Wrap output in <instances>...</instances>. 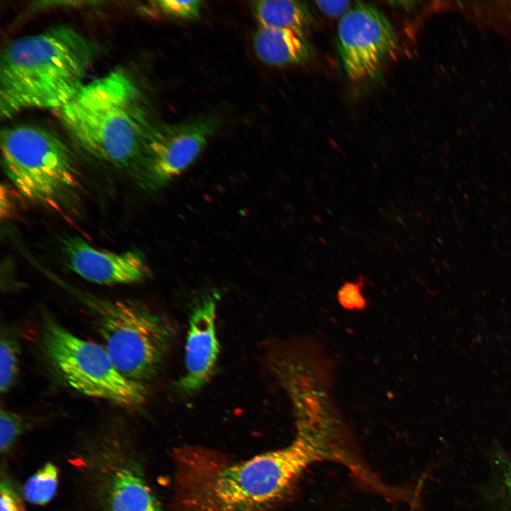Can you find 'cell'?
<instances>
[{
	"mask_svg": "<svg viewBox=\"0 0 511 511\" xmlns=\"http://www.w3.org/2000/svg\"><path fill=\"white\" fill-rule=\"evenodd\" d=\"M96 44L76 30L58 26L11 42L0 65V116L31 109H60L85 84Z\"/></svg>",
	"mask_w": 511,
	"mask_h": 511,
	"instance_id": "obj_1",
	"label": "cell"
},
{
	"mask_svg": "<svg viewBox=\"0 0 511 511\" xmlns=\"http://www.w3.org/2000/svg\"><path fill=\"white\" fill-rule=\"evenodd\" d=\"M60 119L87 155L139 173L153 126L140 89L124 70H113L85 84L60 109Z\"/></svg>",
	"mask_w": 511,
	"mask_h": 511,
	"instance_id": "obj_2",
	"label": "cell"
},
{
	"mask_svg": "<svg viewBox=\"0 0 511 511\" xmlns=\"http://www.w3.org/2000/svg\"><path fill=\"white\" fill-rule=\"evenodd\" d=\"M57 282L86 308L104 348L124 376L143 383L156 375L172 336L163 318L136 302L105 299Z\"/></svg>",
	"mask_w": 511,
	"mask_h": 511,
	"instance_id": "obj_3",
	"label": "cell"
},
{
	"mask_svg": "<svg viewBox=\"0 0 511 511\" xmlns=\"http://www.w3.org/2000/svg\"><path fill=\"white\" fill-rule=\"evenodd\" d=\"M324 441V432L299 427L287 446L219 471L209 500L219 511H251L273 502L304 468L328 454Z\"/></svg>",
	"mask_w": 511,
	"mask_h": 511,
	"instance_id": "obj_4",
	"label": "cell"
},
{
	"mask_svg": "<svg viewBox=\"0 0 511 511\" xmlns=\"http://www.w3.org/2000/svg\"><path fill=\"white\" fill-rule=\"evenodd\" d=\"M5 172L28 199L57 207L77 184L72 155L53 133L33 125H18L1 133Z\"/></svg>",
	"mask_w": 511,
	"mask_h": 511,
	"instance_id": "obj_5",
	"label": "cell"
},
{
	"mask_svg": "<svg viewBox=\"0 0 511 511\" xmlns=\"http://www.w3.org/2000/svg\"><path fill=\"white\" fill-rule=\"evenodd\" d=\"M40 334L46 357L75 390L127 407L145 402L148 390L143 383L124 376L104 346L75 335L47 314Z\"/></svg>",
	"mask_w": 511,
	"mask_h": 511,
	"instance_id": "obj_6",
	"label": "cell"
},
{
	"mask_svg": "<svg viewBox=\"0 0 511 511\" xmlns=\"http://www.w3.org/2000/svg\"><path fill=\"white\" fill-rule=\"evenodd\" d=\"M219 126L215 117L153 126L139 171L143 187L157 189L181 175L199 155Z\"/></svg>",
	"mask_w": 511,
	"mask_h": 511,
	"instance_id": "obj_7",
	"label": "cell"
},
{
	"mask_svg": "<svg viewBox=\"0 0 511 511\" xmlns=\"http://www.w3.org/2000/svg\"><path fill=\"white\" fill-rule=\"evenodd\" d=\"M337 38L344 68L353 81L375 77L397 47L396 33L387 18L362 2L343 16Z\"/></svg>",
	"mask_w": 511,
	"mask_h": 511,
	"instance_id": "obj_8",
	"label": "cell"
},
{
	"mask_svg": "<svg viewBox=\"0 0 511 511\" xmlns=\"http://www.w3.org/2000/svg\"><path fill=\"white\" fill-rule=\"evenodd\" d=\"M60 245L68 267L89 282L100 285L131 284L148 275V266L138 251H106L75 236L63 237Z\"/></svg>",
	"mask_w": 511,
	"mask_h": 511,
	"instance_id": "obj_9",
	"label": "cell"
},
{
	"mask_svg": "<svg viewBox=\"0 0 511 511\" xmlns=\"http://www.w3.org/2000/svg\"><path fill=\"white\" fill-rule=\"evenodd\" d=\"M219 295H206L193 307L185 344V371L177 387L186 395L199 391L213 374L219 351L215 321Z\"/></svg>",
	"mask_w": 511,
	"mask_h": 511,
	"instance_id": "obj_10",
	"label": "cell"
},
{
	"mask_svg": "<svg viewBox=\"0 0 511 511\" xmlns=\"http://www.w3.org/2000/svg\"><path fill=\"white\" fill-rule=\"evenodd\" d=\"M257 56L265 64H302L314 57V49L304 32L288 28L258 27L253 37Z\"/></svg>",
	"mask_w": 511,
	"mask_h": 511,
	"instance_id": "obj_11",
	"label": "cell"
},
{
	"mask_svg": "<svg viewBox=\"0 0 511 511\" xmlns=\"http://www.w3.org/2000/svg\"><path fill=\"white\" fill-rule=\"evenodd\" d=\"M109 511H162L143 478L128 467H122L111 478Z\"/></svg>",
	"mask_w": 511,
	"mask_h": 511,
	"instance_id": "obj_12",
	"label": "cell"
},
{
	"mask_svg": "<svg viewBox=\"0 0 511 511\" xmlns=\"http://www.w3.org/2000/svg\"><path fill=\"white\" fill-rule=\"evenodd\" d=\"M259 27L304 31L314 23V16L304 1L259 0L251 5Z\"/></svg>",
	"mask_w": 511,
	"mask_h": 511,
	"instance_id": "obj_13",
	"label": "cell"
},
{
	"mask_svg": "<svg viewBox=\"0 0 511 511\" xmlns=\"http://www.w3.org/2000/svg\"><path fill=\"white\" fill-rule=\"evenodd\" d=\"M58 480V471L52 463H45L32 475L23 488L25 499L32 504L44 505L55 495Z\"/></svg>",
	"mask_w": 511,
	"mask_h": 511,
	"instance_id": "obj_14",
	"label": "cell"
},
{
	"mask_svg": "<svg viewBox=\"0 0 511 511\" xmlns=\"http://www.w3.org/2000/svg\"><path fill=\"white\" fill-rule=\"evenodd\" d=\"M20 345L17 338L2 329L0 342V391L6 394L15 385L20 365Z\"/></svg>",
	"mask_w": 511,
	"mask_h": 511,
	"instance_id": "obj_15",
	"label": "cell"
},
{
	"mask_svg": "<svg viewBox=\"0 0 511 511\" xmlns=\"http://www.w3.org/2000/svg\"><path fill=\"white\" fill-rule=\"evenodd\" d=\"M26 426L23 417L4 408L0 412V449L4 453L9 450L23 432Z\"/></svg>",
	"mask_w": 511,
	"mask_h": 511,
	"instance_id": "obj_16",
	"label": "cell"
},
{
	"mask_svg": "<svg viewBox=\"0 0 511 511\" xmlns=\"http://www.w3.org/2000/svg\"><path fill=\"white\" fill-rule=\"evenodd\" d=\"M153 4L159 11L167 16L186 20L197 18L203 6V1L198 0H162L155 1Z\"/></svg>",
	"mask_w": 511,
	"mask_h": 511,
	"instance_id": "obj_17",
	"label": "cell"
},
{
	"mask_svg": "<svg viewBox=\"0 0 511 511\" xmlns=\"http://www.w3.org/2000/svg\"><path fill=\"white\" fill-rule=\"evenodd\" d=\"M363 281V276H360L356 281L346 282L341 287L337 298L344 308L359 310L366 307L367 301L362 292Z\"/></svg>",
	"mask_w": 511,
	"mask_h": 511,
	"instance_id": "obj_18",
	"label": "cell"
},
{
	"mask_svg": "<svg viewBox=\"0 0 511 511\" xmlns=\"http://www.w3.org/2000/svg\"><path fill=\"white\" fill-rule=\"evenodd\" d=\"M0 511H26L19 495L6 478L1 481Z\"/></svg>",
	"mask_w": 511,
	"mask_h": 511,
	"instance_id": "obj_19",
	"label": "cell"
},
{
	"mask_svg": "<svg viewBox=\"0 0 511 511\" xmlns=\"http://www.w3.org/2000/svg\"><path fill=\"white\" fill-rule=\"evenodd\" d=\"M315 3L324 13L335 17L346 14L351 4L348 1H317Z\"/></svg>",
	"mask_w": 511,
	"mask_h": 511,
	"instance_id": "obj_20",
	"label": "cell"
},
{
	"mask_svg": "<svg viewBox=\"0 0 511 511\" xmlns=\"http://www.w3.org/2000/svg\"><path fill=\"white\" fill-rule=\"evenodd\" d=\"M503 482L511 497V462H507L503 467Z\"/></svg>",
	"mask_w": 511,
	"mask_h": 511,
	"instance_id": "obj_21",
	"label": "cell"
}]
</instances>
